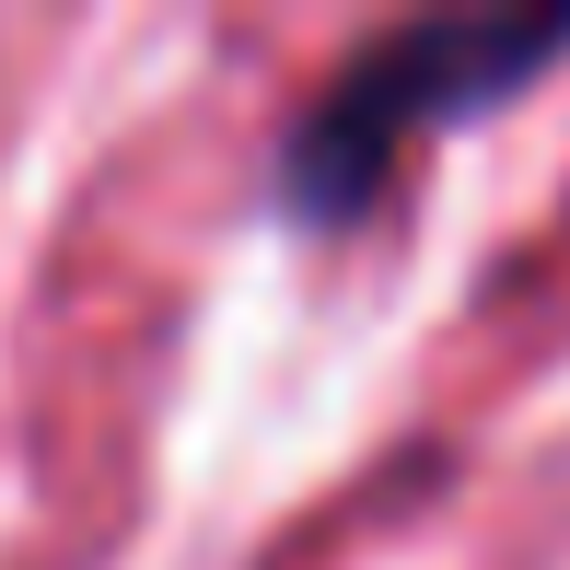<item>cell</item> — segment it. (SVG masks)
Wrapping results in <instances>:
<instances>
[{"instance_id":"1","label":"cell","mask_w":570,"mask_h":570,"mask_svg":"<svg viewBox=\"0 0 570 570\" xmlns=\"http://www.w3.org/2000/svg\"><path fill=\"white\" fill-rule=\"evenodd\" d=\"M559 59H570V12H407V23H384L292 106V128L268 151V198L292 222L338 233L396 187V164L420 140L501 117Z\"/></svg>"}]
</instances>
